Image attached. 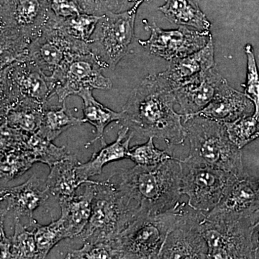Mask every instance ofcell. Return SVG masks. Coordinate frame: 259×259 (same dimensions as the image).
Returning <instances> with one entry per match:
<instances>
[{
	"instance_id": "32",
	"label": "cell",
	"mask_w": 259,
	"mask_h": 259,
	"mask_svg": "<svg viewBox=\"0 0 259 259\" xmlns=\"http://www.w3.org/2000/svg\"><path fill=\"white\" fill-rule=\"evenodd\" d=\"M153 139L154 138H148L147 142L145 144L130 148L127 158L140 166H155L175 158L172 154L171 147L161 151L155 146Z\"/></svg>"
},
{
	"instance_id": "26",
	"label": "cell",
	"mask_w": 259,
	"mask_h": 259,
	"mask_svg": "<svg viewBox=\"0 0 259 259\" xmlns=\"http://www.w3.org/2000/svg\"><path fill=\"white\" fill-rule=\"evenodd\" d=\"M83 101V112L87 122H90L96 129L95 139L89 141L86 146L94 144L97 140L101 141L102 146L107 144L104 140V131L111 122H120L122 119V112H117L110 110L100 103L93 95L91 89H83L78 93Z\"/></svg>"
},
{
	"instance_id": "3",
	"label": "cell",
	"mask_w": 259,
	"mask_h": 259,
	"mask_svg": "<svg viewBox=\"0 0 259 259\" xmlns=\"http://www.w3.org/2000/svg\"><path fill=\"white\" fill-rule=\"evenodd\" d=\"M1 69L25 59L53 12L48 0H1Z\"/></svg>"
},
{
	"instance_id": "38",
	"label": "cell",
	"mask_w": 259,
	"mask_h": 259,
	"mask_svg": "<svg viewBox=\"0 0 259 259\" xmlns=\"http://www.w3.org/2000/svg\"><path fill=\"white\" fill-rule=\"evenodd\" d=\"M5 218H1V228H0V236H1V258H12L11 238H9L5 234L4 229Z\"/></svg>"
},
{
	"instance_id": "40",
	"label": "cell",
	"mask_w": 259,
	"mask_h": 259,
	"mask_svg": "<svg viewBox=\"0 0 259 259\" xmlns=\"http://www.w3.org/2000/svg\"><path fill=\"white\" fill-rule=\"evenodd\" d=\"M125 1L129 6L132 8L134 5L137 4V3H141L142 4L144 3H150L152 0H125Z\"/></svg>"
},
{
	"instance_id": "14",
	"label": "cell",
	"mask_w": 259,
	"mask_h": 259,
	"mask_svg": "<svg viewBox=\"0 0 259 259\" xmlns=\"http://www.w3.org/2000/svg\"><path fill=\"white\" fill-rule=\"evenodd\" d=\"M204 214L188 205L182 221L168 233L159 258H208V246L199 229Z\"/></svg>"
},
{
	"instance_id": "7",
	"label": "cell",
	"mask_w": 259,
	"mask_h": 259,
	"mask_svg": "<svg viewBox=\"0 0 259 259\" xmlns=\"http://www.w3.org/2000/svg\"><path fill=\"white\" fill-rule=\"evenodd\" d=\"M141 3L121 13L102 15L88 42L90 52L104 69H114L130 51L135 21Z\"/></svg>"
},
{
	"instance_id": "19",
	"label": "cell",
	"mask_w": 259,
	"mask_h": 259,
	"mask_svg": "<svg viewBox=\"0 0 259 259\" xmlns=\"http://www.w3.org/2000/svg\"><path fill=\"white\" fill-rule=\"evenodd\" d=\"M212 37L200 50L171 61L166 71L159 73L168 86L175 90L191 78L215 66Z\"/></svg>"
},
{
	"instance_id": "22",
	"label": "cell",
	"mask_w": 259,
	"mask_h": 259,
	"mask_svg": "<svg viewBox=\"0 0 259 259\" xmlns=\"http://www.w3.org/2000/svg\"><path fill=\"white\" fill-rule=\"evenodd\" d=\"M79 163L76 158L71 155L69 158L51 167L46 184L49 194L59 200L75 195L78 189L83 185L77 175V166Z\"/></svg>"
},
{
	"instance_id": "1",
	"label": "cell",
	"mask_w": 259,
	"mask_h": 259,
	"mask_svg": "<svg viewBox=\"0 0 259 259\" xmlns=\"http://www.w3.org/2000/svg\"><path fill=\"white\" fill-rule=\"evenodd\" d=\"M176 103L175 93L160 74L149 75L133 90L119 122L134 134L163 140L169 147L182 144L187 138L185 115L175 111Z\"/></svg>"
},
{
	"instance_id": "13",
	"label": "cell",
	"mask_w": 259,
	"mask_h": 259,
	"mask_svg": "<svg viewBox=\"0 0 259 259\" xmlns=\"http://www.w3.org/2000/svg\"><path fill=\"white\" fill-rule=\"evenodd\" d=\"M146 28L151 35L147 40H139L140 45L150 54L170 61L203 49L212 37L209 31L191 30L186 26L166 30L153 23L146 24Z\"/></svg>"
},
{
	"instance_id": "31",
	"label": "cell",
	"mask_w": 259,
	"mask_h": 259,
	"mask_svg": "<svg viewBox=\"0 0 259 259\" xmlns=\"http://www.w3.org/2000/svg\"><path fill=\"white\" fill-rule=\"evenodd\" d=\"M224 125L228 137L240 149L259 138V118L253 115Z\"/></svg>"
},
{
	"instance_id": "12",
	"label": "cell",
	"mask_w": 259,
	"mask_h": 259,
	"mask_svg": "<svg viewBox=\"0 0 259 259\" xmlns=\"http://www.w3.org/2000/svg\"><path fill=\"white\" fill-rule=\"evenodd\" d=\"M102 65L91 52L74 56L60 69L51 75L56 81L54 95L60 103L83 89L110 90L111 80L102 74Z\"/></svg>"
},
{
	"instance_id": "30",
	"label": "cell",
	"mask_w": 259,
	"mask_h": 259,
	"mask_svg": "<svg viewBox=\"0 0 259 259\" xmlns=\"http://www.w3.org/2000/svg\"><path fill=\"white\" fill-rule=\"evenodd\" d=\"M34 163H35V160L22 148H1L0 175L2 182L14 180L21 176L30 169Z\"/></svg>"
},
{
	"instance_id": "20",
	"label": "cell",
	"mask_w": 259,
	"mask_h": 259,
	"mask_svg": "<svg viewBox=\"0 0 259 259\" xmlns=\"http://www.w3.org/2000/svg\"><path fill=\"white\" fill-rule=\"evenodd\" d=\"M96 181L83 184L82 193L75 194L69 198L59 200L61 207V218L67 229L69 238L78 236L90 221L93 210Z\"/></svg>"
},
{
	"instance_id": "24",
	"label": "cell",
	"mask_w": 259,
	"mask_h": 259,
	"mask_svg": "<svg viewBox=\"0 0 259 259\" xmlns=\"http://www.w3.org/2000/svg\"><path fill=\"white\" fill-rule=\"evenodd\" d=\"M13 147L25 150L35 160V163H44L52 167L58 162L69 158L71 154L64 147H59L52 141L37 134H30L19 131Z\"/></svg>"
},
{
	"instance_id": "18",
	"label": "cell",
	"mask_w": 259,
	"mask_h": 259,
	"mask_svg": "<svg viewBox=\"0 0 259 259\" xmlns=\"http://www.w3.org/2000/svg\"><path fill=\"white\" fill-rule=\"evenodd\" d=\"M253 102L244 93L237 91L227 83L207 107L192 116H202L226 123L253 115Z\"/></svg>"
},
{
	"instance_id": "9",
	"label": "cell",
	"mask_w": 259,
	"mask_h": 259,
	"mask_svg": "<svg viewBox=\"0 0 259 259\" xmlns=\"http://www.w3.org/2000/svg\"><path fill=\"white\" fill-rule=\"evenodd\" d=\"M199 229L208 246V258H256L250 218L211 219L204 214Z\"/></svg>"
},
{
	"instance_id": "39",
	"label": "cell",
	"mask_w": 259,
	"mask_h": 259,
	"mask_svg": "<svg viewBox=\"0 0 259 259\" xmlns=\"http://www.w3.org/2000/svg\"><path fill=\"white\" fill-rule=\"evenodd\" d=\"M253 226V243L255 250H259V209L253 212L250 217Z\"/></svg>"
},
{
	"instance_id": "27",
	"label": "cell",
	"mask_w": 259,
	"mask_h": 259,
	"mask_svg": "<svg viewBox=\"0 0 259 259\" xmlns=\"http://www.w3.org/2000/svg\"><path fill=\"white\" fill-rule=\"evenodd\" d=\"M84 118H79L72 115L66 108L65 102L59 107H46L41 125L36 134L42 138L53 141L63 132L70 127L86 123Z\"/></svg>"
},
{
	"instance_id": "15",
	"label": "cell",
	"mask_w": 259,
	"mask_h": 259,
	"mask_svg": "<svg viewBox=\"0 0 259 259\" xmlns=\"http://www.w3.org/2000/svg\"><path fill=\"white\" fill-rule=\"evenodd\" d=\"M227 80L215 66L191 78L174 90L184 119L197 114L212 101Z\"/></svg>"
},
{
	"instance_id": "21",
	"label": "cell",
	"mask_w": 259,
	"mask_h": 259,
	"mask_svg": "<svg viewBox=\"0 0 259 259\" xmlns=\"http://www.w3.org/2000/svg\"><path fill=\"white\" fill-rule=\"evenodd\" d=\"M134 133L128 127L121 126L117 139L110 144L102 146L100 151L95 153L90 161L79 163L77 175L83 184L90 182V177L101 175L102 168L111 162L128 158L130 142L134 137Z\"/></svg>"
},
{
	"instance_id": "4",
	"label": "cell",
	"mask_w": 259,
	"mask_h": 259,
	"mask_svg": "<svg viewBox=\"0 0 259 259\" xmlns=\"http://www.w3.org/2000/svg\"><path fill=\"white\" fill-rule=\"evenodd\" d=\"M184 125L190 145L189 161L231 172L239 178L247 175L241 149L229 139L224 123L195 115L185 118Z\"/></svg>"
},
{
	"instance_id": "28",
	"label": "cell",
	"mask_w": 259,
	"mask_h": 259,
	"mask_svg": "<svg viewBox=\"0 0 259 259\" xmlns=\"http://www.w3.org/2000/svg\"><path fill=\"white\" fill-rule=\"evenodd\" d=\"M30 227L32 228L36 242L38 258H45L59 242L69 238L67 229L61 218L47 226H41L34 219L30 221Z\"/></svg>"
},
{
	"instance_id": "16",
	"label": "cell",
	"mask_w": 259,
	"mask_h": 259,
	"mask_svg": "<svg viewBox=\"0 0 259 259\" xmlns=\"http://www.w3.org/2000/svg\"><path fill=\"white\" fill-rule=\"evenodd\" d=\"M259 209V180L248 175L238 178L226 191L218 205L206 213L211 219L233 221L249 218Z\"/></svg>"
},
{
	"instance_id": "29",
	"label": "cell",
	"mask_w": 259,
	"mask_h": 259,
	"mask_svg": "<svg viewBox=\"0 0 259 259\" xmlns=\"http://www.w3.org/2000/svg\"><path fill=\"white\" fill-rule=\"evenodd\" d=\"M100 17L85 13L68 18H61L53 14L52 22L67 35L88 44Z\"/></svg>"
},
{
	"instance_id": "5",
	"label": "cell",
	"mask_w": 259,
	"mask_h": 259,
	"mask_svg": "<svg viewBox=\"0 0 259 259\" xmlns=\"http://www.w3.org/2000/svg\"><path fill=\"white\" fill-rule=\"evenodd\" d=\"M141 214L110 180L96 182L91 217L78 236L88 243L113 241Z\"/></svg>"
},
{
	"instance_id": "33",
	"label": "cell",
	"mask_w": 259,
	"mask_h": 259,
	"mask_svg": "<svg viewBox=\"0 0 259 259\" xmlns=\"http://www.w3.org/2000/svg\"><path fill=\"white\" fill-rule=\"evenodd\" d=\"M15 220L14 234L11 237L12 258H38L33 232L23 226L20 218Z\"/></svg>"
},
{
	"instance_id": "8",
	"label": "cell",
	"mask_w": 259,
	"mask_h": 259,
	"mask_svg": "<svg viewBox=\"0 0 259 259\" xmlns=\"http://www.w3.org/2000/svg\"><path fill=\"white\" fill-rule=\"evenodd\" d=\"M55 88L54 78L30 59L15 61L1 69V114L25 99L47 105Z\"/></svg>"
},
{
	"instance_id": "11",
	"label": "cell",
	"mask_w": 259,
	"mask_h": 259,
	"mask_svg": "<svg viewBox=\"0 0 259 259\" xmlns=\"http://www.w3.org/2000/svg\"><path fill=\"white\" fill-rule=\"evenodd\" d=\"M52 16L41 35L29 47L26 57L49 76L60 69L74 56L90 52L88 42L74 38L56 27Z\"/></svg>"
},
{
	"instance_id": "6",
	"label": "cell",
	"mask_w": 259,
	"mask_h": 259,
	"mask_svg": "<svg viewBox=\"0 0 259 259\" xmlns=\"http://www.w3.org/2000/svg\"><path fill=\"white\" fill-rule=\"evenodd\" d=\"M186 204L157 214H141L115 239L119 258H159L167 236L182 221Z\"/></svg>"
},
{
	"instance_id": "34",
	"label": "cell",
	"mask_w": 259,
	"mask_h": 259,
	"mask_svg": "<svg viewBox=\"0 0 259 259\" xmlns=\"http://www.w3.org/2000/svg\"><path fill=\"white\" fill-rule=\"evenodd\" d=\"M247 56L246 82L244 85V94L254 104L253 115L259 118V72L253 47L248 44L245 46Z\"/></svg>"
},
{
	"instance_id": "37",
	"label": "cell",
	"mask_w": 259,
	"mask_h": 259,
	"mask_svg": "<svg viewBox=\"0 0 259 259\" xmlns=\"http://www.w3.org/2000/svg\"><path fill=\"white\" fill-rule=\"evenodd\" d=\"M51 11L56 16L68 18L83 12L76 0H48Z\"/></svg>"
},
{
	"instance_id": "35",
	"label": "cell",
	"mask_w": 259,
	"mask_h": 259,
	"mask_svg": "<svg viewBox=\"0 0 259 259\" xmlns=\"http://www.w3.org/2000/svg\"><path fill=\"white\" fill-rule=\"evenodd\" d=\"M66 258H118V252L115 248V240L95 243L83 242L79 249L70 250Z\"/></svg>"
},
{
	"instance_id": "25",
	"label": "cell",
	"mask_w": 259,
	"mask_h": 259,
	"mask_svg": "<svg viewBox=\"0 0 259 259\" xmlns=\"http://www.w3.org/2000/svg\"><path fill=\"white\" fill-rule=\"evenodd\" d=\"M47 105L25 99L1 114V124L23 132L36 134L41 125Z\"/></svg>"
},
{
	"instance_id": "17",
	"label": "cell",
	"mask_w": 259,
	"mask_h": 259,
	"mask_svg": "<svg viewBox=\"0 0 259 259\" xmlns=\"http://www.w3.org/2000/svg\"><path fill=\"white\" fill-rule=\"evenodd\" d=\"M40 181L36 175L30 177L25 183L1 190V218H5L12 212L15 218L28 217L34 220L33 213L49 199L47 188L40 190Z\"/></svg>"
},
{
	"instance_id": "23",
	"label": "cell",
	"mask_w": 259,
	"mask_h": 259,
	"mask_svg": "<svg viewBox=\"0 0 259 259\" xmlns=\"http://www.w3.org/2000/svg\"><path fill=\"white\" fill-rule=\"evenodd\" d=\"M170 23L209 31L211 23L194 0H166L158 8Z\"/></svg>"
},
{
	"instance_id": "36",
	"label": "cell",
	"mask_w": 259,
	"mask_h": 259,
	"mask_svg": "<svg viewBox=\"0 0 259 259\" xmlns=\"http://www.w3.org/2000/svg\"><path fill=\"white\" fill-rule=\"evenodd\" d=\"M83 13L102 15L108 13H121L131 7L125 0H76Z\"/></svg>"
},
{
	"instance_id": "10",
	"label": "cell",
	"mask_w": 259,
	"mask_h": 259,
	"mask_svg": "<svg viewBox=\"0 0 259 259\" xmlns=\"http://www.w3.org/2000/svg\"><path fill=\"white\" fill-rule=\"evenodd\" d=\"M181 192L188 197L191 208L209 212L221 202L230 186L239 177L224 170L180 159Z\"/></svg>"
},
{
	"instance_id": "2",
	"label": "cell",
	"mask_w": 259,
	"mask_h": 259,
	"mask_svg": "<svg viewBox=\"0 0 259 259\" xmlns=\"http://www.w3.org/2000/svg\"><path fill=\"white\" fill-rule=\"evenodd\" d=\"M113 183L142 214H157L180 203V158H172L155 166L136 165L120 168L110 177Z\"/></svg>"
}]
</instances>
